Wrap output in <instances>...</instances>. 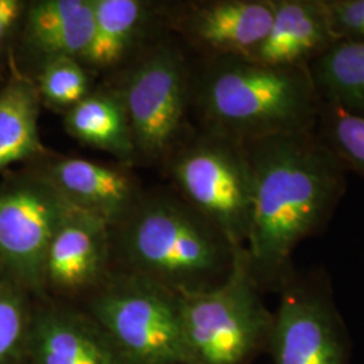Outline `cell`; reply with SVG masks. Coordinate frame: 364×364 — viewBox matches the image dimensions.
Segmentation results:
<instances>
[{
	"mask_svg": "<svg viewBox=\"0 0 364 364\" xmlns=\"http://www.w3.org/2000/svg\"><path fill=\"white\" fill-rule=\"evenodd\" d=\"M192 105L203 130L248 144L316 130L323 102L309 70L221 57L196 73Z\"/></svg>",
	"mask_w": 364,
	"mask_h": 364,
	"instance_id": "7a4b0ae2",
	"label": "cell"
},
{
	"mask_svg": "<svg viewBox=\"0 0 364 364\" xmlns=\"http://www.w3.org/2000/svg\"><path fill=\"white\" fill-rule=\"evenodd\" d=\"M171 176L191 207L235 248H246L252 177L245 144L201 129L173 153Z\"/></svg>",
	"mask_w": 364,
	"mask_h": 364,
	"instance_id": "8992f818",
	"label": "cell"
},
{
	"mask_svg": "<svg viewBox=\"0 0 364 364\" xmlns=\"http://www.w3.org/2000/svg\"><path fill=\"white\" fill-rule=\"evenodd\" d=\"M91 43L80 60L82 65L103 70L120 64L141 37L149 4L139 0H92Z\"/></svg>",
	"mask_w": 364,
	"mask_h": 364,
	"instance_id": "ac0fdd59",
	"label": "cell"
},
{
	"mask_svg": "<svg viewBox=\"0 0 364 364\" xmlns=\"http://www.w3.org/2000/svg\"><path fill=\"white\" fill-rule=\"evenodd\" d=\"M273 0H207L182 7L176 27L207 60L248 58L273 18Z\"/></svg>",
	"mask_w": 364,
	"mask_h": 364,
	"instance_id": "30bf717a",
	"label": "cell"
},
{
	"mask_svg": "<svg viewBox=\"0 0 364 364\" xmlns=\"http://www.w3.org/2000/svg\"><path fill=\"white\" fill-rule=\"evenodd\" d=\"M27 3L25 0H0V63L19 37Z\"/></svg>",
	"mask_w": 364,
	"mask_h": 364,
	"instance_id": "cb8c5ba5",
	"label": "cell"
},
{
	"mask_svg": "<svg viewBox=\"0 0 364 364\" xmlns=\"http://www.w3.org/2000/svg\"><path fill=\"white\" fill-rule=\"evenodd\" d=\"M92 30V0H36L27 3L19 38L41 65L54 58L81 60Z\"/></svg>",
	"mask_w": 364,
	"mask_h": 364,
	"instance_id": "9a60e30c",
	"label": "cell"
},
{
	"mask_svg": "<svg viewBox=\"0 0 364 364\" xmlns=\"http://www.w3.org/2000/svg\"><path fill=\"white\" fill-rule=\"evenodd\" d=\"M180 296L185 364H248L267 350L273 312L260 297L246 248L219 285Z\"/></svg>",
	"mask_w": 364,
	"mask_h": 364,
	"instance_id": "277c9868",
	"label": "cell"
},
{
	"mask_svg": "<svg viewBox=\"0 0 364 364\" xmlns=\"http://www.w3.org/2000/svg\"><path fill=\"white\" fill-rule=\"evenodd\" d=\"M69 208L41 169L0 180V266L6 278L27 293L46 291V252Z\"/></svg>",
	"mask_w": 364,
	"mask_h": 364,
	"instance_id": "ba28073f",
	"label": "cell"
},
{
	"mask_svg": "<svg viewBox=\"0 0 364 364\" xmlns=\"http://www.w3.org/2000/svg\"><path fill=\"white\" fill-rule=\"evenodd\" d=\"M193 82L185 55L171 45L153 48L132 66L119 93L136 156L156 161L176 151L192 105Z\"/></svg>",
	"mask_w": 364,
	"mask_h": 364,
	"instance_id": "52a82bcc",
	"label": "cell"
},
{
	"mask_svg": "<svg viewBox=\"0 0 364 364\" xmlns=\"http://www.w3.org/2000/svg\"><path fill=\"white\" fill-rule=\"evenodd\" d=\"M267 350L274 364H350V343L321 275L293 274L278 290Z\"/></svg>",
	"mask_w": 364,
	"mask_h": 364,
	"instance_id": "9c48e42d",
	"label": "cell"
},
{
	"mask_svg": "<svg viewBox=\"0 0 364 364\" xmlns=\"http://www.w3.org/2000/svg\"><path fill=\"white\" fill-rule=\"evenodd\" d=\"M314 131L344 169L355 171L364 178L363 115L323 103Z\"/></svg>",
	"mask_w": 364,
	"mask_h": 364,
	"instance_id": "ffe728a7",
	"label": "cell"
},
{
	"mask_svg": "<svg viewBox=\"0 0 364 364\" xmlns=\"http://www.w3.org/2000/svg\"><path fill=\"white\" fill-rule=\"evenodd\" d=\"M111 258L109 225L70 205L46 252L45 290L58 296L95 290L107 278Z\"/></svg>",
	"mask_w": 364,
	"mask_h": 364,
	"instance_id": "8fae6325",
	"label": "cell"
},
{
	"mask_svg": "<svg viewBox=\"0 0 364 364\" xmlns=\"http://www.w3.org/2000/svg\"><path fill=\"white\" fill-rule=\"evenodd\" d=\"M31 320L26 290L0 281V364H22L27 358Z\"/></svg>",
	"mask_w": 364,
	"mask_h": 364,
	"instance_id": "7402d4cb",
	"label": "cell"
},
{
	"mask_svg": "<svg viewBox=\"0 0 364 364\" xmlns=\"http://www.w3.org/2000/svg\"><path fill=\"white\" fill-rule=\"evenodd\" d=\"M6 278V275L3 273V269H1V266H0V281H3Z\"/></svg>",
	"mask_w": 364,
	"mask_h": 364,
	"instance_id": "d4e9b609",
	"label": "cell"
},
{
	"mask_svg": "<svg viewBox=\"0 0 364 364\" xmlns=\"http://www.w3.org/2000/svg\"><path fill=\"white\" fill-rule=\"evenodd\" d=\"M309 73L323 103L364 117V43L338 41Z\"/></svg>",
	"mask_w": 364,
	"mask_h": 364,
	"instance_id": "d6986e66",
	"label": "cell"
},
{
	"mask_svg": "<svg viewBox=\"0 0 364 364\" xmlns=\"http://www.w3.org/2000/svg\"><path fill=\"white\" fill-rule=\"evenodd\" d=\"M87 313L124 364H185L180 296L134 274L107 275Z\"/></svg>",
	"mask_w": 364,
	"mask_h": 364,
	"instance_id": "5b68a950",
	"label": "cell"
},
{
	"mask_svg": "<svg viewBox=\"0 0 364 364\" xmlns=\"http://www.w3.org/2000/svg\"><path fill=\"white\" fill-rule=\"evenodd\" d=\"M272 23L247 60L285 69L309 70L338 39L324 0H273Z\"/></svg>",
	"mask_w": 364,
	"mask_h": 364,
	"instance_id": "7c38bea8",
	"label": "cell"
},
{
	"mask_svg": "<svg viewBox=\"0 0 364 364\" xmlns=\"http://www.w3.org/2000/svg\"><path fill=\"white\" fill-rule=\"evenodd\" d=\"M68 134L80 144L130 164L136 156L130 120L119 91L91 92L64 115Z\"/></svg>",
	"mask_w": 364,
	"mask_h": 364,
	"instance_id": "e0dca14e",
	"label": "cell"
},
{
	"mask_svg": "<svg viewBox=\"0 0 364 364\" xmlns=\"http://www.w3.org/2000/svg\"><path fill=\"white\" fill-rule=\"evenodd\" d=\"M245 146L252 177L250 269L260 289L278 291L296 273V248L332 219L347 189V170L316 131Z\"/></svg>",
	"mask_w": 364,
	"mask_h": 364,
	"instance_id": "6da1fadb",
	"label": "cell"
},
{
	"mask_svg": "<svg viewBox=\"0 0 364 364\" xmlns=\"http://www.w3.org/2000/svg\"><path fill=\"white\" fill-rule=\"evenodd\" d=\"M87 69L76 58H54L41 64L34 80L41 105L65 115L92 92Z\"/></svg>",
	"mask_w": 364,
	"mask_h": 364,
	"instance_id": "44dd1931",
	"label": "cell"
},
{
	"mask_svg": "<svg viewBox=\"0 0 364 364\" xmlns=\"http://www.w3.org/2000/svg\"><path fill=\"white\" fill-rule=\"evenodd\" d=\"M27 358L30 364H124L88 313L63 305L33 312Z\"/></svg>",
	"mask_w": 364,
	"mask_h": 364,
	"instance_id": "4fadbf2b",
	"label": "cell"
},
{
	"mask_svg": "<svg viewBox=\"0 0 364 364\" xmlns=\"http://www.w3.org/2000/svg\"><path fill=\"white\" fill-rule=\"evenodd\" d=\"M0 90V171L43 153L39 136L41 99L36 82L16 70Z\"/></svg>",
	"mask_w": 364,
	"mask_h": 364,
	"instance_id": "2e32d148",
	"label": "cell"
},
{
	"mask_svg": "<svg viewBox=\"0 0 364 364\" xmlns=\"http://www.w3.org/2000/svg\"><path fill=\"white\" fill-rule=\"evenodd\" d=\"M111 245L124 273L177 294L219 285L240 250L181 196L169 195L141 196L111 230Z\"/></svg>",
	"mask_w": 364,
	"mask_h": 364,
	"instance_id": "3957f363",
	"label": "cell"
},
{
	"mask_svg": "<svg viewBox=\"0 0 364 364\" xmlns=\"http://www.w3.org/2000/svg\"><path fill=\"white\" fill-rule=\"evenodd\" d=\"M338 41L364 43V0H324Z\"/></svg>",
	"mask_w": 364,
	"mask_h": 364,
	"instance_id": "603a6c76",
	"label": "cell"
},
{
	"mask_svg": "<svg viewBox=\"0 0 364 364\" xmlns=\"http://www.w3.org/2000/svg\"><path fill=\"white\" fill-rule=\"evenodd\" d=\"M41 170L72 207L102 219L111 230L141 198L131 176L100 162L60 156Z\"/></svg>",
	"mask_w": 364,
	"mask_h": 364,
	"instance_id": "5bb4252c",
	"label": "cell"
}]
</instances>
